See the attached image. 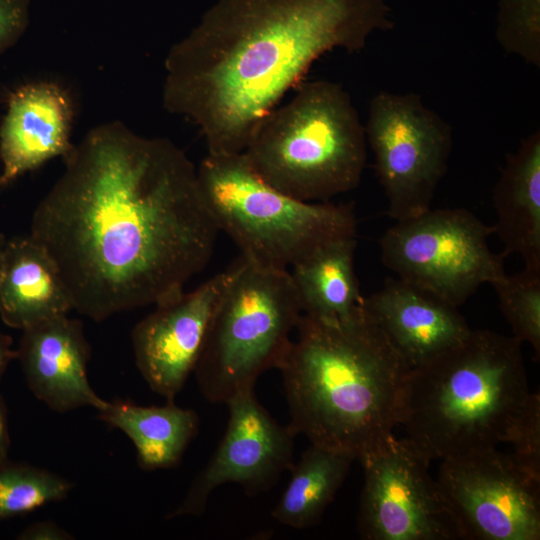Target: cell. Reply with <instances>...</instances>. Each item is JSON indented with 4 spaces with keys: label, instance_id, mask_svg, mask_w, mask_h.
Listing matches in <instances>:
<instances>
[{
    "label": "cell",
    "instance_id": "1",
    "mask_svg": "<svg viewBox=\"0 0 540 540\" xmlns=\"http://www.w3.org/2000/svg\"><path fill=\"white\" fill-rule=\"evenodd\" d=\"M63 160L29 236L54 261L73 309L100 322L178 298L220 232L184 151L114 121Z\"/></svg>",
    "mask_w": 540,
    "mask_h": 540
},
{
    "label": "cell",
    "instance_id": "2",
    "mask_svg": "<svg viewBox=\"0 0 540 540\" xmlns=\"http://www.w3.org/2000/svg\"><path fill=\"white\" fill-rule=\"evenodd\" d=\"M393 27L385 0H217L170 48L163 107L200 128L208 154L242 153L316 60Z\"/></svg>",
    "mask_w": 540,
    "mask_h": 540
},
{
    "label": "cell",
    "instance_id": "3",
    "mask_svg": "<svg viewBox=\"0 0 540 540\" xmlns=\"http://www.w3.org/2000/svg\"><path fill=\"white\" fill-rule=\"evenodd\" d=\"M280 367L289 426L358 459L397 425L408 366L364 310L327 321L301 315Z\"/></svg>",
    "mask_w": 540,
    "mask_h": 540
},
{
    "label": "cell",
    "instance_id": "4",
    "mask_svg": "<svg viewBox=\"0 0 540 540\" xmlns=\"http://www.w3.org/2000/svg\"><path fill=\"white\" fill-rule=\"evenodd\" d=\"M514 337L471 330L459 343L409 368L397 425L429 461L508 443L530 390Z\"/></svg>",
    "mask_w": 540,
    "mask_h": 540
},
{
    "label": "cell",
    "instance_id": "5",
    "mask_svg": "<svg viewBox=\"0 0 540 540\" xmlns=\"http://www.w3.org/2000/svg\"><path fill=\"white\" fill-rule=\"evenodd\" d=\"M258 125L242 152L267 184L295 199L325 202L355 189L367 157L365 128L349 93L302 81Z\"/></svg>",
    "mask_w": 540,
    "mask_h": 540
},
{
    "label": "cell",
    "instance_id": "6",
    "mask_svg": "<svg viewBox=\"0 0 540 540\" xmlns=\"http://www.w3.org/2000/svg\"><path fill=\"white\" fill-rule=\"evenodd\" d=\"M197 174L219 230L256 264L287 270L329 242L356 236L352 204L286 195L264 182L243 153L207 154Z\"/></svg>",
    "mask_w": 540,
    "mask_h": 540
},
{
    "label": "cell",
    "instance_id": "7",
    "mask_svg": "<svg viewBox=\"0 0 540 540\" xmlns=\"http://www.w3.org/2000/svg\"><path fill=\"white\" fill-rule=\"evenodd\" d=\"M302 315L290 272L244 257L229 269L194 369L201 394L226 403L254 389L266 370L279 368Z\"/></svg>",
    "mask_w": 540,
    "mask_h": 540
},
{
    "label": "cell",
    "instance_id": "8",
    "mask_svg": "<svg viewBox=\"0 0 540 540\" xmlns=\"http://www.w3.org/2000/svg\"><path fill=\"white\" fill-rule=\"evenodd\" d=\"M493 227L463 208L428 209L396 220L380 239L383 264L398 278L459 307L505 273L488 244Z\"/></svg>",
    "mask_w": 540,
    "mask_h": 540
},
{
    "label": "cell",
    "instance_id": "9",
    "mask_svg": "<svg viewBox=\"0 0 540 540\" xmlns=\"http://www.w3.org/2000/svg\"><path fill=\"white\" fill-rule=\"evenodd\" d=\"M364 128L389 215L396 221L430 209L447 170L451 126L415 93L380 91Z\"/></svg>",
    "mask_w": 540,
    "mask_h": 540
},
{
    "label": "cell",
    "instance_id": "10",
    "mask_svg": "<svg viewBox=\"0 0 540 540\" xmlns=\"http://www.w3.org/2000/svg\"><path fill=\"white\" fill-rule=\"evenodd\" d=\"M364 469L358 530L366 540H459L462 526L429 461L394 433L359 458Z\"/></svg>",
    "mask_w": 540,
    "mask_h": 540
},
{
    "label": "cell",
    "instance_id": "11",
    "mask_svg": "<svg viewBox=\"0 0 540 540\" xmlns=\"http://www.w3.org/2000/svg\"><path fill=\"white\" fill-rule=\"evenodd\" d=\"M439 481L470 540H539L540 479L491 448L441 460Z\"/></svg>",
    "mask_w": 540,
    "mask_h": 540
},
{
    "label": "cell",
    "instance_id": "12",
    "mask_svg": "<svg viewBox=\"0 0 540 540\" xmlns=\"http://www.w3.org/2000/svg\"><path fill=\"white\" fill-rule=\"evenodd\" d=\"M225 404L229 417L222 440L167 519L202 514L211 493L226 483L239 484L249 494L267 490L291 468L296 434L269 414L254 389L235 394Z\"/></svg>",
    "mask_w": 540,
    "mask_h": 540
},
{
    "label": "cell",
    "instance_id": "13",
    "mask_svg": "<svg viewBox=\"0 0 540 540\" xmlns=\"http://www.w3.org/2000/svg\"><path fill=\"white\" fill-rule=\"evenodd\" d=\"M229 270L157 305L132 330L136 366L153 392L174 401L194 372Z\"/></svg>",
    "mask_w": 540,
    "mask_h": 540
},
{
    "label": "cell",
    "instance_id": "14",
    "mask_svg": "<svg viewBox=\"0 0 540 540\" xmlns=\"http://www.w3.org/2000/svg\"><path fill=\"white\" fill-rule=\"evenodd\" d=\"M16 351L28 388L49 409L98 411L108 404L88 380L91 351L80 320L61 315L26 328Z\"/></svg>",
    "mask_w": 540,
    "mask_h": 540
},
{
    "label": "cell",
    "instance_id": "15",
    "mask_svg": "<svg viewBox=\"0 0 540 540\" xmlns=\"http://www.w3.org/2000/svg\"><path fill=\"white\" fill-rule=\"evenodd\" d=\"M74 106L69 93L54 82L24 84L8 98L0 125V189L26 172L73 149Z\"/></svg>",
    "mask_w": 540,
    "mask_h": 540
},
{
    "label": "cell",
    "instance_id": "16",
    "mask_svg": "<svg viewBox=\"0 0 540 540\" xmlns=\"http://www.w3.org/2000/svg\"><path fill=\"white\" fill-rule=\"evenodd\" d=\"M362 306L408 368L462 341L472 330L458 307L400 278H389Z\"/></svg>",
    "mask_w": 540,
    "mask_h": 540
},
{
    "label": "cell",
    "instance_id": "17",
    "mask_svg": "<svg viewBox=\"0 0 540 540\" xmlns=\"http://www.w3.org/2000/svg\"><path fill=\"white\" fill-rule=\"evenodd\" d=\"M73 310L60 273L29 235L8 240L0 271V318L24 330Z\"/></svg>",
    "mask_w": 540,
    "mask_h": 540
},
{
    "label": "cell",
    "instance_id": "18",
    "mask_svg": "<svg viewBox=\"0 0 540 540\" xmlns=\"http://www.w3.org/2000/svg\"><path fill=\"white\" fill-rule=\"evenodd\" d=\"M496 233L505 256L516 254L524 268L540 271V131L523 138L507 155L493 191Z\"/></svg>",
    "mask_w": 540,
    "mask_h": 540
},
{
    "label": "cell",
    "instance_id": "19",
    "mask_svg": "<svg viewBox=\"0 0 540 540\" xmlns=\"http://www.w3.org/2000/svg\"><path fill=\"white\" fill-rule=\"evenodd\" d=\"M98 418L131 440L138 465L146 471L177 466L199 429L197 413L177 406L174 401L162 406H142L115 399L98 410Z\"/></svg>",
    "mask_w": 540,
    "mask_h": 540
},
{
    "label": "cell",
    "instance_id": "20",
    "mask_svg": "<svg viewBox=\"0 0 540 540\" xmlns=\"http://www.w3.org/2000/svg\"><path fill=\"white\" fill-rule=\"evenodd\" d=\"M356 236L334 240L290 272L303 315L327 321L351 318L363 296L354 268Z\"/></svg>",
    "mask_w": 540,
    "mask_h": 540
},
{
    "label": "cell",
    "instance_id": "21",
    "mask_svg": "<svg viewBox=\"0 0 540 540\" xmlns=\"http://www.w3.org/2000/svg\"><path fill=\"white\" fill-rule=\"evenodd\" d=\"M354 460L353 453L311 443L289 469V483L272 510V517L294 529L315 525L334 499Z\"/></svg>",
    "mask_w": 540,
    "mask_h": 540
},
{
    "label": "cell",
    "instance_id": "22",
    "mask_svg": "<svg viewBox=\"0 0 540 540\" xmlns=\"http://www.w3.org/2000/svg\"><path fill=\"white\" fill-rule=\"evenodd\" d=\"M72 489L69 480L53 472L6 460L0 464V519L62 500Z\"/></svg>",
    "mask_w": 540,
    "mask_h": 540
},
{
    "label": "cell",
    "instance_id": "23",
    "mask_svg": "<svg viewBox=\"0 0 540 540\" xmlns=\"http://www.w3.org/2000/svg\"><path fill=\"white\" fill-rule=\"evenodd\" d=\"M492 287L500 309L520 343H529L537 359L540 354V271L524 268L504 274Z\"/></svg>",
    "mask_w": 540,
    "mask_h": 540
},
{
    "label": "cell",
    "instance_id": "24",
    "mask_svg": "<svg viewBox=\"0 0 540 540\" xmlns=\"http://www.w3.org/2000/svg\"><path fill=\"white\" fill-rule=\"evenodd\" d=\"M496 40L502 49L540 67V0H498Z\"/></svg>",
    "mask_w": 540,
    "mask_h": 540
},
{
    "label": "cell",
    "instance_id": "25",
    "mask_svg": "<svg viewBox=\"0 0 540 540\" xmlns=\"http://www.w3.org/2000/svg\"><path fill=\"white\" fill-rule=\"evenodd\" d=\"M508 443L515 462L540 479V395L530 392L511 431Z\"/></svg>",
    "mask_w": 540,
    "mask_h": 540
},
{
    "label": "cell",
    "instance_id": "26",
    "mask_svg": "<svg viewBox=\"0 0 540 540\" xmlns=\"http://www.w3.org/2000/svg\"><path fill=\"white\" fill-rule=\"evenodd\" d=\"M29 0H0V55L12 47L29 24Z\"/></svg>",
    "mask_w": 540,
    "mask_h": 540
},
{
    "label": "cell",
    "instance_id": "27",
    "mask_svg": "<svg viewBox=\"0 0 540 540\" xmlns=\"http://www.w3.org/2000/svg\"><path fill=\"white\" fill-rule=\"evenodd\" d=\"M19 540H72L73 535L53 521H39L26 527L17 537Z\"/></svg>",
    "mask_w": 540,
    "mask_h": 540
},
{
    "label": "cell",
    "instance_id": "28",
    "mask_svg": "<svg viewBox=\"0 0 540 540\" xmlns=\"http://www.w3.org/2000/svg\"><path fill=\"white\" fill-rule=\"evenodd\" d=\"M9 449L10 435L8 427V412L5 401L0 395V464L8 460Z\"/></svg>",
    "mask_w": 540,
    "mask_h": 540
},
{
    "label": "cell",
    "instance_id": "29",
    "mask_svg": "<svg viewBox=\"0 0 540 540\" xmlns=\"http://www.w3.org/2000/svg\"><path fill=\"white\" fill-rule=\"evenodd\" d=\"M12 344V338L0 331V380L10 362L17 357V351L13 349Z\"/></svg>",
    "mask_w": 540,
    "mask_h": 540
},
{
    "label": "cell",
    "instance_id": "30",
    "mask_svg": "<svg viewBox=\"0 0 540 540\" xmlns=\"http://www.w3.org/2000/svg\"><path fill=\"white\" fill-rule=\"evenodd\" d=\"M7 243H8V240L6 239V237L2 233H0V271L2 268Z\"/></svg>",
    "mask_w": 540,
    "mask_h": 540
}]
</instances>
